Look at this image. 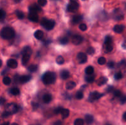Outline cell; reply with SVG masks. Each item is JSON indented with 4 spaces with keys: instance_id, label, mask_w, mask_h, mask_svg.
Instances as JSON below:
<instances>
[{
    "instance_id": "8992f818",
    "label": "cell",
    "mask_w": 126,
    "mask_h": 125,
    "mask_svg": "<svg viewBox=\"0 0 126 125\" xmlns=\"http://www.w3.org/2000/svg\"><path fill=\"white\" fill-rule=\"evenodd\" d=\"M113 17L115 20H121L124 18V14L120 9H116L113 12Z\"/></svg>"
},
{
    "instance_id": "8d00e7d4",
    "label": "cell",
    "mask_w": 126,
    "mask_h": 125,
    "mask_svg": "<svg viewBox=\"0 0 126 125\" xmlns=\"http://www.w3.org/2000/svg\"><path fill=\"white\" fill-rule=\"evenodd\" d=\"M113 94L115 97H117V98H120L121 96L122 95L121 92L120 90L119 89H115V90L113 91Z\"/></svg>"
},
{
    "instance_id": "ba28073f",
    "label": "cell",
    "mask_w": 126,
    "mask_h": 125,
    "mask_svg": "<svg viewBox=\"0 0 126 125\" xmlns=\"http://www.w3.org/2000/svg\"><path fill=\"white\" fill-rule=\"evenodd\" d=\"M76 59H77L79 63L80 64H83L85 62H87V55L84 53L80 52L76 56Z\"/></svg>"
},
{
    "instance_id": "681fc988",
    "label": "cell",
    "mask_w": 126,
    "mask_h": 125,
    "mask_svg": "<svg viewBox=\"0 0 126 125\" xmlns=\"http://www.w3.org/2000/svg\"><path fill=\"white\" fill-rule=\"evenodd\" d=\"M4 102H5V99H4L2 97H1V105H2V104L4 103Z\"/></svg>"
},
{
    "instance_id": "4fadbf2b",
    "label": "cell",
    "mask_w": 126,
    "mask_h": 125,
    "mask_svg": "<svg viewBox=\"0 0 126 125\" xmlns=\"http://www.w3.org/2000/svg\"><path fill=\"white\" fill-rule=\"evenodd\" d=\"M41 11V9L39 7L38 5L34 4L31 5L29 7V12H34V13H37V12H39Z\"/></svg>"
},
{
    "instance_id": "8fae6325",
    "label": "cell",
    "mask_w": 126,
    "mask_h": 125,
    "mask_svg": "<svg viewBox=\"0 0 126 125\" xmlns=\"http://www.w3.org/2000/svg\"><path fill=\"white\" fill-rule=\"evenodd\" d=\"M7 65L10 68L15 69L18 66V62L14 59H10V60L7 61Z\"/></svg>"
},
{
    "instance_id": "e575fe53",
    "label": "cell",
    "mask_w": 126,
    "mask_h": 125,
    "mask_svg": "<svg viewBox=\"0 0 126 125\" xmlns=\"http://www.w3.org/2000/svg\"><path fill=\"white\" fill-rule=\"evenodd\" d=\"M95 49L94 47H89L88 49H87V50H86V53H87V54H89V55H93L94 53H95Z\"/></svg>"
},
{
    "instance_id": "d590c367",
    "label": "cell",
    "mask_w": 126,
    "mask_h": 125,
    "mask_svg": "<svg viewBox=\"0 0 126 125\" xmlns=\"http://www.w3.org/2000/svg\"><path fill=\"white\" fill-rule=\"evenodd\" d=\"M83 98L84 94L82 93V92L79 91H78L77 93H76V98L77 99H82Z\"/></svg>"
},
{
    "instance_id": "60d3db41",
    "label": "cell",
    "mask_w": 126,
    "mask_h": 125,
    "mask_svg": "<svg viewBox=\"0 0 126 125\" xmlns=\"http://www.w3.org/2000/svg\"><path fill=\"white\" fill-rule=\"evenodd\" d=\"M123 74H122L121 72H117V73L115 74V75H114V78H115L116 80L121 79V78H123Z\"/></svg>"
},
{
    "instance_id": "6f0895ef",
    "label": "cell",
    "mask_w": 126,
    "mask_h": 125,
    "mask_svg": "<svg viewBox=\"0 0 126 125\" xmlns=\"http://www.w3.org/2000/svg\"><path fill=\"white\" fill-rule=\"evenodd\" d=\"M124 64L126 65V61H124Z\"/></svg>"
},
{
    "instance_id": "f5cc1de1",
    "label": "cell",
    "mask_w": 126,
    "mask_h": 125,
    "mask_svg": "<svg viewBox=\"0 0 126 125\" xmlns=\"http://www.w3.org/2000/svg\"><path fill=\"white\" fill-rule=\"evenodd\" d=\"M1 125H9V122H4L2 124H1Z\"/></svg>"
},
{
    "instance_id": "ab89813d",
    "label": "cell",
    "mask_w": 126,
    "mask_h": 125,
    "mask_svg": "<svg viewBox=\"0 0 126 125\" xmlns=\"http://www.w3.org/2000/svg\"><path fill=\"white\" fill-rule=\"evenodd\" d=\"M79 29L82 31H85L87 29V26L85 23H81V24L79 25Z\"/></svg>"
},
{
    "instance_id": "5b68a950",
    "label": "cell",
    "mask_w": 126,
    "mask_h": 125,
    "mask_svg": "<svg viewBox=\"0 0 126 125\" xmlns=\"http://www.w3.org/2000/svg\"><path fill=\"white\" fill-rule=\"evenodd\" d=\"M79 4L76 0H70L67 7L68 11L70 12H76L78 10Z\"/></svg>"
},
{
    "instance_id": "d4e9b609",
    "label": "cell",
    "mask_w": 126,
    "mask_h": 125,
    "mask_svg": "<svg viewBox=\"0 0 126 125\" xmlns=\"http://www.w3.org/2000/svg\"><path fill=\"white\" fill-rule=\"evenodd\" d=\"M30 59V55H23L22 58V64L23 65H25L29 61Z\"/></svg>"
},
{
    "instance_id": "f907efd6",
    "label": "cell",
    "mask_w": 126,
    "mask_h": 125,
    "mask_svg": "<svg viewBox=\"0 0 126 125\" xmlns=\"http://www.w3.org/2000/svg\"><path fill=\"white\" fill-rule=\"evenodd\" d=\"M123 120H124V121H126V112L125 113H124V114H123Z\"/></svg>"
},
{
    "instance_id": "ee69618b",
    "label": "cell",
    "mask_w": 126,
    "mask_h": 125,
    "mask_svg": "<svg viewBox=\"0 0 126 125\" xmlns=\"http://www.w3.org/2000/svg\"><path fill=\"white\" fill-rule=\"evenodd\" d=\"M38 4L41 6H44L46 5L47 1V0H38Z\"/></svg>"
},
{
    "instance_id": "5bb4252c",
    "label": "cell",
    "mask_w": 126,
    "mask_h": 125,
    "mask_svg": "<svg viewBox=\"0 0 126 125\" xmlns=\"http://www.w3.org/2000/svg\"><path fill=\"white\" fill-rule=\"evenodd\" d=\"M70 72H69L68 70H66V69H64V70H62V71H61V72H60V77H61L62 79L63 80L67 79V78L70 77Z\"/></svg>"
},
{
    "instance_id": "c3c4849f",
    "label": "cell",
    "mask_w": 126,
    "mask_h": 125,
    "mask_svg": "<svg viewBox=\"0 0 126 125\" xmlns=\"http://www.w3.org/2000/svg\"><path fill=\"white\" fill-rule=\"evenodd\" d=\"M107 92H111L113 91V87H109L107 88Z\"/></svg>"
},
{
    "instance_id": "f546056e",
    "label": "cell",
    "mask_w": 126,
    "mask_h": 125,
    "mask_svg": "<svg viewBox=\"0 0 126 125\" xmlns=\"http://www.w3.org/2000/svg\"><path fill=\"white\" fill-rule=\"evenodd\" d=\"M85 80L88 83H92L94 81L95 76L92 75H87V76H86L85 78Z\"/></svg>"
},
{
    "instance_id": "74e56055",
    "label": "cell",
    "mask_w": 126,
    "mask_h": 125,
    "mask_svg": "<svg viewBox=\"0 0 126 125\" xmlns=\"http://www.w3.org/2000/svg\"><path fill=\"white\" fill-rule=\"evenodd\" d=\"M60 42L62 44H66L68 42V39L66 37H63L60 39Z\"/></svg>"
},
{
    "instance_id": "9c48e42d",
    "label": "cell",
    "mask_w": 126,
    "mask_h": 125,
    "mask_svg": "<svg viewBox=\"0 0 126 125\" xmlns=\"http://www.w3.org/2000/svg\"><path fill=\"white\" fill-rule=\"evenodd\" d=\"M83 41V38L80 35H74L71 38V42L75 45H79Z\"/></svg>"
},
{
    "instance_id": "f6af8a7d",
    "label": "cell",
    "mask_w": 126,
    "mask_h": 125,
    "mask_svg": "<svg viewBox=\"0 0 126 125\" xmlns=\"http://www.w3.org/2000/svg\"><path fill=\"white\" fill-rule=\"evenodd\" d=\"M63 108L62 107H59L56 108L54 110V113L55 114H59V113H61V112Z\"/></svg>"
},
{
    "instance_id": "ffe728a7",
    "label": "cell",
    "mask_w": 126,
    "mask_h": 125,
    "mask_svg": "<svg viewBox=\"0 0 126 125\" xmlns=\"http://www.w3.org/2000/svg\"><path fill=\"white\" fill-rule=\"evenodd\" d=\"M61 115L62 118H66L68 117L69 115H70V110L67 109H63V108L61 112Z\"/></svg>"
},
{
    "instance_id": "484cf974",
    "label": "cell",
    "mask_w": 126,
    "mask_h": 125,
    "mask_svg": "<svg viewBox=\"0 0 126 125\" xmlns=\"http://www.w3.org/2000/svg\"><path fill=\"white\" fill-rule=\"evenodd\" d=\"M38 66L37 64H31L28 66V70L31 72H34L38 70Z\"/></svg>"
},
{
    "instance_id": "db71d44e",
    "label": "cell",
    "mask_w": 126,
    "mask_h": 125,
    "mask_svg": "<svg viewBox=\"0 0 126 125\" xmlns=\"http://www.w3.org/2000/svg\"><path fill=\"white\" fill-rule=\"evenodd\" d=\"M11 125H18L17 123H13L11 124Z\"/></svg>"
},
{
    "instance_id": "9f6ffc18",
    "label": "cell",
    "mask_w": 126,
    "mask_h": 125,
    "mask_svg": "<svg viewBox=\"0 0 126 125\" xmlns=\"http://www.w3.org/2000/svg\"><path fill=\"white\" fill-rule=\"evenodd\" d=\"M111 125V124H110V123H107L106 125Z\"/></svg>"
},
{
    "instance_id": "7402d4cb",
    "label": "cell",
    "mask_w": 126,
    "mask_h": 125,
    "mask_svg": "<svg viewBox=\"0 0 126 125\" xmlns=\"http://www.w3.org/2000/svg\"><path fill=\"white\" fill-rule=\"evenodd\" d=\"M23 55H31L32 53V50L30 47H25L22 51Z\"/></svg>"
},
{
    "instance_id": "836d02e7",
    "label": "cell",
    "mask_w": 126,
    "mask_h": 125,
    "mask_svg": "<svg viewBox=\"0 0 126 125\" xmlns=\"http://www.w3.org/2000/svg\"><path fill=\"white\" fill-rule=\"evenodd\" d=\"M98 63L100 65H103L107 62V60L105 57H100L98 59Z\"/></svg>"
},
{
    "instance_id": "d6986e66",
    "label": "cell",
    "mask_w": 126,
    "mask_h": 125,
    "mask_svg": "<svg viewBox=\"0 0 126 125\" xmlns=\"http://www.w3.org/2000/svg\"><path fill=\"white\" fill-rule=\"evenodd\" d=\"M85 121L87 125H91L94 122V116L89 114H87L85 116Z\"/></svg>"
},
{
    "instance_id": "7c38bea8",
    "label": "cell",
    "mask_w": 126,
    "mask_h": 125,
    "mask_svg": "<svg viewBox=\"0 0 126 125\" xmlns=\"http://www.w3.org/2000/svg\"><path fill=\"white\" fill-rule=\"evenodd\" d=\"M124 29H125V26L123 25H116L113 28V30L115 33L120 34V33H123L124 31Z\"/></svg>"
},
{
    "instance_id": "9a60e30c",
    "label": "cell",
    "mask_w": 126,
    "mask_h": 125,
    "mask_svg": "<svg viewBox=\"0 0 126 125\" xmlns=\"http://www.w3.org/2000/svg\"><path fill=\"white\" fill-rule=\"evenodd\" d=\"M31 77H32L30 75H22L19 77V82L21 83H25L30 80Z\"/></svg>"
},
{
    "instance_id": "e0dca14e",
    "label": "cell",
    "mask_w": 126,
    "mask_h": 125,
    "mask_svg": "<svg viewBox=\"0 0 126 125\" xmlns=\"http://www.w3.org/2000/svg\"><path fill=\"white\" fill-rule=\"evenodd\" d=\"M43 101L45 103H49L52 99V96L49 93H46V94H44L43 96Z\"/></svg>"
},
{
    "instance_id": "83f0119b",
    "label": "cell",
    "mask_w": 126,
    "mask_h": 125,
    "mask_svg": "<svg viewBox=\"0 0 126 125\" xmlns=\"http://www.w3.org/2000/svg\"><path fill=\"white\" fill-rule=\"evenodd\" d=\"M112 42H113L112 37L110 36H107L105 39V45H110V44H112Z\"/></svg>"
},
{
    "instance_id": "6da1fadb",
    "label": "cell",
    "mask_w": 126,
    "mask_h": 125,
    "mask_svg": "<svg viewBox=\"0 0 126 125\" xmlns=\"http://www.w3.org/2000/svg\"><path fill=\"white\" fill-rule=\"evenodd\" d=\"M15 31L11 27H4L1 29V36L4 39H11L15 36Z\"/></svg>"
},
{
    "instance_id": "11a10c76",
    "label": "cell",
    "mask_w": 126,
    "mask_h": 125,
    "mask_svg": "<svg viewBox=\"0 0 126 125\" xmlns=\"http://www.w3.org/2000/svg\"><path fill=\"white\" fill-rule=\"evenodd\" d=\"M20 1H21V0H14V1L16 2H20Z\"/></svg>"
},
{
    "instance_id": "2e32d148",
    "label": "cell",
    "mask_w": 126,
    "mask_h": 125,
    "mask_svg": "<svg viewBox=\"0 0 126 125\" xmlns=\"http://www.w3.org/2000/svg\"><path fill=\"white\" fill-rule=\"evenodd\" d=\"M107 81H108V78L107 77H101L100 78H98V80L97 82V85L98 86H102L107 83Z\"/></svg>"
},
{
    "instance_id": "52a82bcc",
    "label": "cell",
    "mask_w": 126,
    "mask_h": 125,
    "mask_svg": "<svg viewBox=\"0 0 126 125\" xmlns=\"http://www.w3.org/2000/svg\"><path fill=\"white\" fill-rule=\"evenodd\" d=\"M103 96V94L99 93L98 91H93L91 92L89 96V100L91 102H94L95 100H97L102 98Z\"/></svg>"
},
{
    "instance_id": "f1b7e54d",
    "label": "cell",
    "mask_w": 126,
    "mask_h": 125,
    "mask_svg": "<svg viewBox=\"0 0 126 125\" xmlns=\"http://www.w3.org/2000/svg\"><path fill=\"white\" fill-rule=\"evenodd\" d=\"M11 94L14 96H17L20 94V90L17 87H13L11 89Z\"/></svg>"
},
{
    "instance_id": "bcb514c9",
    "label": "cell",
    "mask_w": 126,
    "mask_h": 125,
    "mask_svg": "<svg viewBox=\"0 0 126 125\" xmlns=\"http://www.w3.org/2000/svg\"><path fill=\"white\" fill-rule=\"evenodd\" d=\"M107 66L109 68H113L114 66V62L113 61H110L108 64H107Z\"/></svg>"
},
{
    "instance_id": "7dc6e473",
    "label": "cell",
    "mask_w": 126,
    "mask_h": 125,
    "mask_svg": "<svg viewBox=\"0 0 126 125\" xmlns=\"http://www.w3.org/2000/svg\"><path fill=\"white\" fill-rule=\"evenodd\" d=\"M53 125H63V123L61 121H57L55 123H54Z\"/></svg>"
},
{
    "instance_id": "277c9868",
    "label": "cell",
    "mask_w": 126,
    "mask_h": 125,
    "mask_svg": "<svg viewBox=\"0 0 126 125\" xmlns=\"http://www.w3.org/2000/svg\"><path fill=\"white\" fill-rule=\"evenodd\" d=\"M18 107L15 103H10L6 106V112L10 115L16 113L18 112Z\"/></svg>"
},
{
    "instance_id": "816d5d0a",
    "label": "cell",
    "mask_w": 126,
    "mask_h": 125,
    "mask_svg": "<svg viewBox=\"0 0 126 125\" xmlns=\"http://www.w3.org/2000/svg\"><path fill=\"white\" fill-rule=\"evenodd\" d=\"M122 46H123V47L124 48V49H126V41H125L124 43H123Z\"/></svg>"
},
{
    "instance_id": "3957f363",
    "label": "cell",
    "mask_w": 126,
    "mask_h": 125,
    "mask_svg": "<svg viewBox=\"0 0 126 125\" xmlns=\"http://www.w3.org/2000/svg\"><path fill=\"white\" fill-rule=\"evenodd\" d=\"M41 25L47 30H52L55 26V22L53 20H49L47 18H43L41 21Z\"/></svg>"
},
{
    "instance_id": "603a6c76",
    "label": "cell",
    "mask_w": 126,
    "mask_h": 125,
    "mask_svg": "<svg viewBox=\"0 0 126 125\" xmlns=\"http://www.w3.org/2000/svg\"><path fill=\"white\" fill-rule=\"evenodd\" d=\"M82 20V17L81 15H75L73 17L72 22L74 24L79 23Z\"/></svg>"
},
{
    "instance_id": "4316f807",
    "label": "cell",
    "mask_w": 126,
    "mask_h": 125,
    "mask_svg": "<svg viewBox=\"0 0 126 125\" xmlns=\"http://www.w3.org/2000/svg\"><path fill=\"white\" fill-rule=\"evenodd\" d=\"M16 15H17V18L20 20H22L25 17L24 13H23L22 11H19V10H17V11H16Z\"/></svg>"
},
{
    "instance_id": "ac0fdd59",
    "label": "cell",
    "mask_w": 126,
    "mask_h": 125,
    "mask_svg": "<svg viewBox=\"0 0 126 125\" xmlns=\"http://www.w3.org/2000/svg\"><path fill=\"white\" fill-rule=\"evenodd\" d=\"M76 84L73 81H70L66 83V88L68 90H71L76 87Z\"/></svg>"
},
{
    "instance_id": "44dd1931",
    "label": "cell",
    "mask_w": 126,
    "mask_h": 125,
    "mask_svg": "<svg viewBox=\"0 0 126 125\" xmlns=\"http://www.w3.org/2000/svg\"><path fill=\"white\" fill-rule=\"evenodd\" d=\"M34 36L37 39H41L44 36V33L43 31L41 30H37L36 31L34 32Z\"/></svg>"
},
{
    "instance_id": "30bf717a",
    "label": "cell",
    "mask_w": 126,
    "mask_h": 125,
    "mask_svg": "<svg viewBox=\"0 0 126 125\" xmlns=\"http://www.w3.org/2000/svg\"><path fill=\"white\" fill-rule=\"evenodd\" d=\"M28 19L33 22H38L39 21V16L38 13L34 12H30L28 15Z\"/></svg>"
},
{
    "instance_id": "1f68e13d",
    "label": "cell",
    "mask_w": 126,
    "mask_h": 125,
    "mask_svg": "<svg viewBox=\"0 0 126 125\" xmlns=\"http://www.w3.org/2000/svg\"><path fill=\"white\" fill-rule=\"evenodd\" d=\"M56 62L58 64L62 65L64 63V62H65V60H64V58H63V56H59L57 57Z\"/></svg>"
},
{
    "instance_id": "cb8c5ba5",
    "label": "cell",
    "mask_w": 126,
    "mask_h": 125,
    "mask_svg": "<svg viewBox=\"0 0 126 125\" xmlns=\"http://www.w3.org/2000/svg\"><path fill=\"white\" fill-rule=\"evenodd\" d=\"M85 72L87 75H92L94 72V69L92 66H89L86 68Z\"/></svg>"
},
{
    "instance_id": "7a4b0ae2",
    "label": "cell",
    "mask_w": 126,
    "mask_h": 125,
    "mask_svg": "<svg viewBox=\"0 0 126 125\" xmlns=\"http://www.w3.org/2000/svg\"><path fill=\"white\" fill-rule=\"evenodd\" d=\"M56 74L53 72H47L43 75V82L46 85L54 83L56 80Z\"/></svg>"
},
{
    "instance_id": "d6a6232c",
    "label": "cell",
    "mask_w": 126,
    "mask_h": 125,
    "mask_svg": "<svg viewBox=\"0 0 126 125\" xmlns=\"http://www.w3.org/2000/svg\"><path fill=\"white\" fill-rule=\"evenodd\" d=\"M2 82L4 85H9L11 84V79L10 77H4L2 79Z\"/></svg>"
},
{
    "instance_id": "b9f144b4",
    "label": "cell",
    "mask_w": 126,
    "mask_h": 125,
    "mask_svg": "<svg viewBox=\"0 0 126 125\" xmlns=\"http://www.w3.org/2000/svg\"><path fill=\"white\" fill-rule=\"evenodd\" d=\"M113 47L112 44H110V45H105V50L107 52H110L113 50Z\"/></svg>"
},
{
    "instance_id": "4dcf8cb0",
    "label": "cell",
    "mask_w": 126,
    "mask_h": 125,
    "mask_svg": "<svg viewBox=\"0 0 126 125\" xmlns=\"http://www.w3.org/2000/svg\"><path fill=\"white\" fill-rule=\"evenodd\" d=\"M84 121L82 118H77L74 121V125H84Z\"/></svg>"
},
{
    "instance_id": "f35d334b",
    "label": "cell",
    "mask_w": 126,
    "mask_h": 125,
    "mask_svg": "<svg viewBox=\"0 0 126 125\" xmlns=\"http://www.w3.org/2000/svg\"><path fill=\"white\" fill-rule=\"evenodd\" d=\"M119 101L121 104H124L126 103V95H121L119 98Z\"/></svg>"
},
{
    "instance_id": "7bdbcfd3",
    "label": "cell",
    "mask_w": 126,
    "mask_h": 125,
    "mask_svg": "<svg viewBox=\"0 0 126 125\" xmlns=\"http://www.w3.org/2000/svg\"><path fill=\"white\" fill-rule=\"evenodd\" d=\"M6 12L4 11L3 9H1V15H0V18H1V21H2L3 20L5 19L6 18Z\"/></svg>"
}]
</instances>
